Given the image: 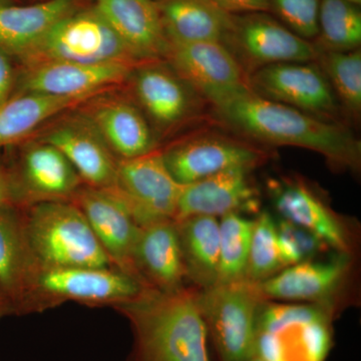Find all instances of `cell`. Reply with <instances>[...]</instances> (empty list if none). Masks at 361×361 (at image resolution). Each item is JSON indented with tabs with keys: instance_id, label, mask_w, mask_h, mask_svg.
<instances>
[{
	"instance_id": "2e32d148",
	"label": "cell",
	"mask_w": 361,
	"mask_h": 361,
	"mask_svg": "<svg viewBox=\"0 0 361 361\" xmlns=\"http://www.w3.org/2000/svg\"><path fill=\"white\" fill-rule=\"evenodd\" d=\"M118 89V87H116ZM104 90L78 106L94 125L118 161L158 149V137L132 97Z\"/></svg>"
},
{
	"instance_id": "e575fe53",
	"label": "cell",
	"mask_w": 361,
	"mask_h": 361,
	"mask_svg": "<svg viewBox=\"0 0 361 361\" xmlns=\"http://www.w3.org/2000/svg\"><path fill=\"white\" fill-rule=\"evenodd\" d=\"M221 11L231 16L239 13H266L270 11L269 0H212Z\"/></svg>"
},
{
	"instance_id": "7a4b0ae2",
	"label": "cell",
	"mask_w": 361,
	"mask_h": 361,
	"mask_svg": "<svg viewBox=\"0 0 361 361\" xmlns=\"http://www.w3.org/2000/svg\"><path fill=\"white\" fill-rule=\"evenodd\" d=\"M114 310L129 320L135 342L128 361H210L205 322L196 291L146 287Z\"/></svg>"
},
{
	"instance_id": "e0dca14e",
	"label": "cell",
	"mask_w": 361,
	"mask_h": 361,
	"mask_svg": "<svg viewBox=\"0 0 361 361\" xmlns=\"http://www.w3.org/2000/svg\"><path fill=\"white\" fill-rule=\"evenodd\" d=\"M137 66L126 63L49 61L18 71L14 94H39L61 97H90L116 89L130 80Z\"/></svg>"
},
{
	"instance_id": "52a82bcc",
	"label": "cell",
	"mask_w": 361,
	"mask_h": 361,
	"mask_svg": "<svg viewBox=\"0 0 361 361\" xmlns=\"http://www.w3.org/2000/svg\"><path fill=\"white\" fill-rule=\"evenodd\" d=\"M208 337L221 361H247L255 355L256 322L266 299L244 279L196 291Z\"/></svg>"
},
{
	"instance_id": "5bb4252c",
	"label": "cell",
	"mask_w": 361,
	"mask_h": 361,
	"mask_svg": "<svg viewBox=\"0 0 361 361\" xmlns=\"http://www.w3.org/2000/svg\"><path fill=\"white\" fill-rule=\"evenodd\" d=\"M127 205L139 226L175 220L182 185L168 170L161 149L120 160L111 188Z\"/></svg>"
},
{
	"instance_id": "60d3db41",
	"label": "cell",
	"mask_w": 361,
	"mask_h": 361,
	"mask_svg": "<svg viewBox=\"0 0 361 361\" xmlns=\"http://www.w3.org/2000/svg\"><path fill=\"white\" fill-rule=\"evenodd\" d=\"M348 1L351 2V4H355L356 6H360L361 4V0H348Z\"/></svg>"
},
{
	"instance_id": "cb8c5ba5",
	"label": "cell",
	"mask_w": 361,
	"mask_h": 361,
	"mask_svg": "<svg viewBox=\"0 0 361 361\" xmlns=\"http://www.w3.org/2000/svg\"><path fill=\"white\" fill-rule=\"evenodd\" d=\"M37 266L26 238L23 208L0 206V294L13 315H18Z\"/></svg>"
},
{
	"instance_id": "74e56055",
	"label": "cell",
	"mask_w": 361,
	"mask_h": 361,
	"mask_svg": "<svg viewBox=\"0 0 361 361\" xmlns=\"http://www.w3.org/2000/svg\"><path fill=\"white\" fill-rule=\"evenodd\" d=\"M9 315H13L11 304L0 294V320Z\"/></svg>"
},
{
	"instance_id": "ba28073f",
	"label": "cell",
	"mask_w": 361,
	"mask_h": 361,
	"mask_svg": "<svg viewBox=\"0 0 361 361\" xmlns=\"http://www.w3.org/2000/svg\"><path fill=\"white\" fill-rule=\"evenodd\" d=\"M9 149L6 158L20 208L71 202L85 185L70 161L49 142L32 137Z\"/></svg>"
},
{
	"instance_id": "30bf717a",
	"label": "cell",
	"mask_w": 361,
	"mask_h": 361,
	"mask_svg": "<svg viewBox=\"0 0 361 361\" xmlns=\"http://www.w3.org/2000/svg\"><path fill=\"white\" fill-rule=\"evenodd\" d=\"M163 61L210 106L250 89L248 73L223 42H169Z\"/></svg>"
},
{
	"instance_id": "4316f807",
	"label": "cell",
	"mask_w": 361,
	"mask_h": 361,
	"mask_svg": "<svg viewBox=\"0 0 361 361\" xmlns=\"http://www.w3.org/2000/svg\"><path fill=\"white\" fill-rule=\"evenodd\" d=\"M169 42H223L231 14L212 0H160L156 2Z\"/></svg>"
},
{
	"instance_id": "4dcf8cb0",
	"label": "cell",
	"mask_w": 361,
	"mask_h": 361,
	"mask_svg": "<svg viewBox=\"0 0 361 361\" xmlns=\"http://www.w3.org/2000/svg\"><path fill=\"white\" fill-rule=\"evenodd\" d=\"M254 220L242 214L222 216L219 222L220 264L218 284L245 279Z\"/></svg>"
},
{
	"instance_id": "484cf974",
	"label": "cell",
	"mask_w": 361,
	"mask_h": 361,
	"mask_svg": "<svg viewBox=\"0 0 361 361\" xmlns=\"http://www.w3.org/2000/svg\"><path fill=\"white\" fill-rule=\"evenodd\" d=\"M92 97L13 94L0 103V149H11L27 141L52 118L77 108Z\"/></svg>"
},
{
	"instance_id": "9c48e42d",
	"label": "cell",
	"mask_w": 361,
	"mask_h": 361,
	"mask_svg": "<svg viewBox=\"0 0 361 361\" xmlns=\"http://www.w3.org/2000/svg\"><path fill=\"white\" fill-rule=\"evenodd\" d=\"M171 175L180 185L233 170H253L268 159L267 153L240 137L216 132L197 133L161 149Z\"/></svg>"
},
{
	"instance_id": "ffe728a7",
	"label": "cell",
	"mask_w": 361,
	"mask_h": 361,
	"mask_svg": "<svg viewBox=\"0 0 361 361\" xmlns=\"http://www.w3.org/2000/svg\"><path fill=\"white\" fill-rule=\"evenodd\" d=\"M250 170L233 169L210 176L180 190L175 220L195 215L222 217L230 213H256L259 192Z\"/></svg>"
},
{
	"instance_id": "ab89813d",
	"label": "cell",
	"mask_w": 361,
	"mask_h": 361,
	"mask_svg": "<svg viewBox=\"0 0 361 361\" xmlns=\"http://www.w3.org/2000/svg\"><path fill=\"white\" fill-rule=\"evenodd\" d=\"M13 0H0V6H4V4H11Z\"/></svg>"
},
{
	"instance_id": "8fae6325",
	"label": "cell",
	"mask_w": 361,
	"mask_h": 361,
	"mask_svg": "<svg viewBox=\"0 0 361 361\" xmlns=\"http://www.w3.org/2000/svg\"><path fill=\"white\" fill-rule=\"evenodd\" d=\"M249 87L258 96L342 123V111L329 80L316 61H294L263 66L249 75Z\"/></svg>"
},
{
	"instance_id": "4fadbf2b",
	"label": "cell",
	"mask_w": 361,
	"mask_h": 361,
	"mask_svg": "<svg viewBox=\"0 0 361 361\" xmlns=\"http://www.w3.org/2000/svg\"><path fill=\"white\" fill-rule=\"evenodd\" d=\"M128 82L155 135L168 134L198 118L207 104L164 61L137 66Z\"/></svg>"
},
{
	"instance_id": "f35d334b",
	"label": "cell",
	"mask_w": 361,
	"mask_h": 361,
	"mask_svg": "<svg viewBox=\"0 0 361 361\" xmlns=\"http://www.w3.org/2000/svg\"><path fill=\"white\" fill-rule=\"evenodd\" d=\"M247 361H265L264 360H262V358L260 357V356L254 355L252 356V357L249 358Z\"/></svg>"
},
{
	"instance_id": "1f68e13d",
	"label": "cell",
	"mask_w": 361,
	"mask_h": 361,
	"mask_svg": "<svg viewBox=\"0 0 361 361\" xmlns=\"http://www.w3.org/2000/svg\"><path fill=\"white\" fill-rule=\"evenodd\" d=\"M282 269L276 220L268 212L260 213L254 220L245 279L258 283Z\"/></svg>"
},
{
	"instance_id": "ac0fdd59",
	"label": "cell",
	"mask_w": 361,
	"mask_h": 361,
	"mask_svg": "<svg viewBox=\"0 0 361 361\" xmlns=\"http://www.w3.org/2000/svg\"><path fill=\"white\" fill-rule=\"evenodd\" d=\"M71 202L84 214L111 267L141 282L134 264L135 247L141 226L135 222L122 199L111 190L84 185Z\"/></svg>"
},
{
	"instance_id": "8d00e7d4",
	"label": "cell",
	"mask_w": 361,
	"mask_h": 361,
	"mask_svg": "<svg viewBox=\"0 0 361 361\" xmlns=\"http://www.w3.org/2000/svg\"><path fill=\"white\" fill-rule=\"evenodd\" d=\"M16 204V191L6 156H0V206Z\"/></svg>"
},
{
	"instance_id": "7c38bea8",
	"label": "cell",
	"mask_w": 361,
	"mask_h": 361,
	"mask_svg": "<svg viewBox=\"0 0 361 361\" xmlns=\"http://www.w3.org/2000/svg\"><path fill=\"white\" fill-rule=\"evenodd\" d=\"M223 44L248 75L275 63L315 61L319 54L312 42L264 13L231 16Z\"/></svg>"
},
{
	"instance_id": "277c9868",
	"label": "cell",
	"mask_w": 361,
	"mask_h": 361,
	"mask_svg": "<svg viewBox=\"0 0 361 361\" xmlns=\"http://www.w3.org/2000/svg\"><path fill=\"white\" fill-rule=\"evenodd\" d=\"M135 278L113 267L37 266L18 315L42 313L66 302L115 308L146 288Z\"/></svg>"
},
{
	"instance_id": "d6a6232c",
	"label": "cell",
	"mask_w": 361,
	"mask_h": 361,
	"mask_svg": "<svg viewBox=\"0 0 361 361\" xmlns=\"http://www.w3.org/2000/svg\"><path fill=\"white\" fill-rule=\"evenodd\" d=\"M278 246L283 268L313 260L327 245L305 228L282 219L276 221Z\"/></svg>"
},
{
	"instance_id": "3957f363",
	"label": "cell",
	"mask_w": 361,
	"mask_h": 361,
	"mask_svg": "<svg viewBox=\"0 0 361 361\" xmlns=\"http://www.w3.org/2000/svg\"><path fill=\"white\" fill-rule=\"evenodd\" d=\"M26 238L44 267H111L80 208L73 202H42L23 208Z\"/></svg>"
},
{
	"instance_id": "f546056e",
	"label": "cell",
	"mask_w": 361,
	"mask_h": 361,
	"mask_svg": "<svg viewBox=\"0 0 361 361\" xmlns=\"http://www.w3.org/2000/svg\"><path fill=\"white\" fill-rule=\"evenodd\" d=\"M316 63L331 85L342 113L357 121L361 114V51L322 52Z\"/></svg>"
},
{
	"instance_id": "5b68a950",
	"label": "cell",
	"mask_w": 361,
	"mask_h": 361,
	"mask_svg": "<svg viewBox=\"0 0 361 361\" xmlns=\"http://www.w3.org/2000/svg\"><path fill=\"white\" fill-rule=\"evenodd\" d=\"M334 310L322 304H277L259 310L255 355L265 361H326Z\"/></svg>"
},
{
	"instance_id": "d590c367",
	"label": "cell",
	"mask_w": 361,
	"mask_h": 361,
	"mask_svg": "<svg viewBox=\"0 0 361 361\" xmlns=\"http://www.w3.org/2000/svg\"><path fill=\"white\" fill-rule=\"evenodd\" d=\"M13 61L0 47V103L13 96L16 89L18 70L14 68Z\"/></svg>"
},
{
	"instance_id": "603a6c76",
	"label": "cell",
	"mask_w": 361,
	"mask_h": 361,
	"mask_svg": "<svg viewBox=\"0 0 361 361\" xmlns=\"http://www.w3.org/2000/svg\"><path fill=\"white\" fill-rule=\"evenodd\" d=\"M94 6L139 61H163L169 42L156 1L97 0Z\"/></svg>"
},
{
	"instance_id": "44dd1931",
	"label": "cell",
	"mask_w": 361,
	"mask_h": 361,
	"mask_svg": "<svg viewBox=\"0 0 361 361\" xmlns=\"http://www.w3.org/2000/svg\"><path fill=\"white\" fill-rule=\"evenodd\" d=\"M350 267V255L338 253L326 261L310 260L285 267L276 274L256 283L267 299L331 305L345 281Z\"/></svg>"
},
{
	"instance_id": "83f0119b",
	"label": "cell",
	"mask_w": 361,
	"mask_h": 361,
	"mask_svg": "<svg viewBox=\"0 0 361 361\" xmlns=\"http://www.w3.org/2000/svg\"><path fill=\"white\" fill-rule=\"evenodd\" d=\"M175 221L187 279L200 289L215 286L219 281V221L206 215Z\"/></svg>"
},
{
	"instance_id": "d4e9b609",
	"label": "cell",
	"mask_w": 361,
	"mask_h": 361,
	"mask_svg": "<svg viewBox=\"0 0 361 361\" xmlns=\"http://www.w3.org/2000/svg\"><path fill=\"white\" fill-rule=\"evenodd\" d=\"M78 8V0H39L28 6H0V47L18 61L59 20Z\"/></svg>"
},
{
	"instance_id": "d6986e66",
	"label": "cell",
	"mask_w": 361,
	"mask_h": 361,
	"mask_svg": "<svg viewBox=\"0 0 361 361\" xmlns=\"http://www.w3.org/2000/svg\"><path fill=\"white\" fill-rule=\"evenodd\" d=\"M270 191L282 219L305 228L338 253L350 255L353 239L348 226L310 184L285 178L271 180Z\"/></svg>"
},
{
	"instance_id": "f1b7e54d",
	"label": "cell",
	"mask_w": 361,
	"mask_h": 361,
	"mask_svg": "<svg viewBox=\"0 0 361 361\" xmlns=\"http://www.w3.org/2000/svg\"><path fill=\"white\" fill-rule=\"evenodd\" d=\"M313 42L322 52H345L360 49L361 13L348 0H320L318 35Z\"/></svg>"
},
{
	"instance_id": "836d02e7",
	"label": "cell",
	"mask_w": 361,
	"mask_h": 361,
	"mask_svg": "<svg viewBox=\"0 0 361 361\" xmlns=\"http://www.w3.org/2000/svg\"><path fill=\"white\" fill-rule=\"evenodd\" d=\"M284 25L304 39L311 42L318 35L320 0H269Z\"/></svg>"
},
{
	"instance_id": "9a60e30c",
	"label": "cell",
	"mask_w": 361,
	"mask_h": 361,
	"mask_svg": "<svg viewBox=\"0 0 361 361\" xmlns=\"http://www.w3.org/2000/svg\"><path fill=\"white\" fill-rule=\"evenodd\" d=\"M33 137L59 149L85 186L108 190L115 185L118 160L78 106L52 118Z\"/></svg>"
},
{
	"instance_id": "6da1fadb",
	"label": "cell",
	"mask_w": 361,
	"mask_h": 361,
	"mask_svg": "<svg viewBox=\"0 0 361 361\" xmlns=\"http://www.w3.org/2000/svg\"><path fill=\"white\" fill-rule=\"evenodd\" d=\"M211 110L217 122L247 141L310 149L334 169L360 170V141L344 123L270 101L250 89L212 104Z\"/></svg>"
},
{
	"instance_id": "8992f818",
	"label": "cell",
	"mask_w": 361,
	"mask_h": 361,
	"mask_svg": "<svg viewBox=\"0 0 361 361\" xmlns=\"http://www.w3.org/2000/svg\"><path fill=\"white\" fill-rule=\"evenodd\" d=\"M49 61L134 66L145 63L133 54L96 6L80 7L59 20L18 63L25 68Z\"/></svg>"
},
{
	"instance_id": "7402d4cb",
	"label": "cell",
	"mask_w": 361,
	"mask_h": 361,
	"mask_svg": "<svg viewBox=\"0 0 361 361\" xmlns=\"http://www.w3.org/2000/svg\"><path fill=\"white\" fill-rule=\"evenodd\" d=\"M134 264L142 284L161 292L186 288V273L176 221L142 226L134 251Z\"/></svg>"
}]
</instances>
